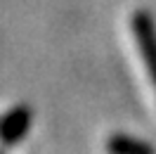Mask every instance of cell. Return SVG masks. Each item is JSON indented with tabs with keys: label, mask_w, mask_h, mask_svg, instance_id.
<instances>
[{
	"label": "cell",
	"mask_w": 156,
	"mask_h": 154,
	"mask_svg": "<svg viewBox=\"0 0 156 154\" xmlns=\"http://www.w3.org/2000/svg\"><path fill=\"white\" fill-rule=\"evenodd\" d=\"M133 31H135V40L137 48H140V55L147 64V71H149V78L156 88V26L151 17L147 12H137L133 17Z\"/></svg>",
	"instance_id": "1"
},
{
	"label": "cell",
	"mask_w": 156,
	"mask_h": 154,
	"mask_svg": "<svg viewBox=\"0 0 156 154\" xmlns=\"http://www.w3.org/2000/svg\"><path fill=\"white\" fill-rule=\"evenodd\" d=\"M31 123V112L26 107L10 109L7 114L0 119V142L2 145H17L26 135Z\"/></svg>",
	"instance_id": "2"
},
{
	"label": "cell",
	"mask_w": 156,
	"mask_h": 154,
	"mask_svg": "<svg viewBox=\"0 0 156 154\" xmlns=\"http://www.w3.org/2000/svg\"><path fill=\"white\" fill-rule=\"evenodd\" d=\"M107 154H154V147L133 135L116 133L107 140Z\"/></svg>",
	"instance_id": "3"
}]
</instances>
